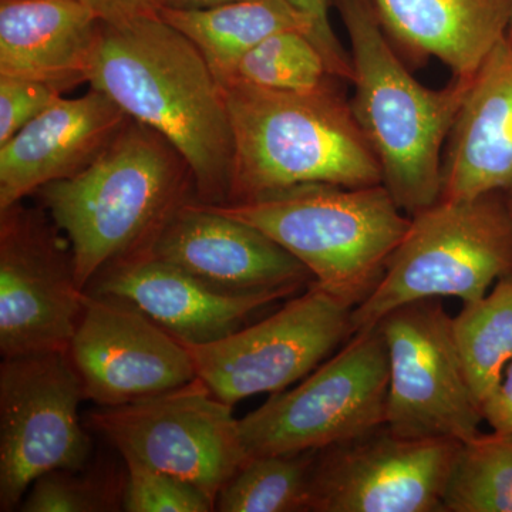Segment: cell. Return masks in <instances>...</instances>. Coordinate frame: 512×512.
Returning a JSON list of instances; mask_svg holds the SVG:
<instances>
[{
	"mask_svg": "<svg viewBox=\"0 0 512 512\" xmlns=\"http://www.w3.org/2000/svg\"><path fill=\"white\" fill-rule=\"evenodd\" d=\"M218 83L234 136L228 204L302 184H383L379 161L335 84L284 92L234 77Z\"/></svg>",
	"mask_w": 512,
	"mask_h": 512,
	"instance_id": "4",
	"label": "cell"
},
{
	"mask_svg": "<svg viewBox=\"0 0 512 512\" xmlns=\"http://www.w3.org/2000/svg\"><path fill=\"white\" fill-rule=\"evenodd\" d=\"M330 3L350 40L353 116L379 161L384 187L413 217L441 198L443 146L476 76L429 89L397 57L370 0Z\"/></svg>",
	"mask_w": 512,
	"mask_h": 512,
	"instance_id": "3",
	"label": "cell"
},
{
	"mask_svg": "<svg viewBox=\"0 0 512 512\" xmlns=\"http://www.w3.org/2000/svg\"><path fill=\"white\" fill-rule=\"evenodd\" d=\"M508 36H510V37H511V39H512V20H511V29H510V35H508Z\"/></svg>",
	"mask_w": 512,
	"mask_h": 512,
	"instance_id": "33",
	"label": "cell"
},
{
	"mask_svg": "<svg viewBox=\"0 0 512 512\" xmlns=\"http://www.w3.org/2000/svg\"><path fill=\"white\" fill-rule=\"evenodd\" d=\"M62 93L52 83L0 76V146L52 106Z\"/></svg>",
	"mask_w": 512,
	"mask_h": 512,
	"instance_id": "28",
	"label": "cell"
},
{
	"mask_svg": "<svg viewBox=\"0 0 512 512\" xmlns=\"http://www.w3.org/2000/svg\"><path fill=\"white\" fill-rule=\"evenodd\" d=\"M451 322L439 301L423 299L399 306L376 325L389 357L386 426L397 436L464 441L480 433L483 407Z\"/></svg>",
	"mask_w": 512,
	"mask_h": 512,
	"instance_id": "11",
	"label": "cell"
},
{
	"mask_svg": "<svg viewBox=\"0 0 512 512\" xmlns=\"http://www.w3.org/2000/svg\"><path fill=\"white\" fill-rule=\"evenodd\" d=\"M461 441L407 439L386 424L318 451L313 512H444Z\"/></svg>",
	"mask_w": 512,
	"mask_h": 512,
	"instance_id": "13",
	"label": "cell"
},
{
	"mask_svg": "<svg viewBox=\"0 0 512 512\" xmlns=\"http://www.w3.org/2000/svg\"><path fill=\"white\" fill-rule=\"evenodd\" d=\"M508 37H510V36H508ZM510 39H511V37H510ZM511 40H512V39H511Z\"/></svg>",
	"mask_w": 512,
	"mask_h": 512,
	"instance_id": "35",
	"label": "cell"
},
{
	"mask_svg": "<svg viewBox=\"0 0 512 512\" xmlns=\"http://www.w3.org/2000/svg\"><path fill=\"white\" fill-rule=\"evenodd\" d=\"M126 467L123 511L208 512L214 501L200 488L163 471L154 470L136 458L123 457Z\"/></svg>",
	"mask_w": 512,
	"mask_h": 512,
	"instance_id": "27",
	"label": "cell"
},
{
	"mask_svg": "<svg viewBox=\"0 0 512 512\" xmlns=\"http://www.w3.org/2000/svg\"><path fill=\"white\" fill-rule=\"evenodd\" d=\"M298 291L301 289L224 291L146 249L114 259L86 288L92 295L131 303L184 345L227 338L247 326L254 313Z\"/></svg>",
	"mask_w": 512,
	"mask_h": 512,
	"instance_id": "15",
	"label": "cell"
},
{
	"mask_svg": "<svg viewBox=\"0 0 512 512\" xmlns=\"http://www.w3.org/2000/svg\"><path fill=\"white\" fill-rule=\"evenodd\" d=\"M86 468V467H84ZM50 471L37 478L20 504L23 512L123 511L126 467Z\"/></svg>",
	"mask_w": 512,
	"mask_h": 512,
	"instance_id": "26",
	"label": "cell"
},
{
	"mask_svg": "<svg viewBox=\"0 0 512 512\" xmlns=\"http://www.w3.org/2000/svg\"><path fill=\"white\" fill-rule=\"evenodd\" d=\"M453 335L468 382L481 407L512 360V276L454 316Z\"/></svg>",
	"mask_w": 512,
	"mask_h": 512,
	"instance_id": "22",
	"label": "cell"
},
{
	"mask_svg": "<svg viewBox=\"0 0 512 512\" xmlns=\"http://www.w3.org/2000/svg\"><path fill=\"white\" fill-rule=\"evenodd\" d=\"M141 249L229 292L303 289L315 281L274 239L197 198L178 208Z\"/></svg>",
	"mask_w": 512,
	"mask_h": 512,
	"instance_id": "16",
	"label": "cell"
},
{
	"mask_svg": "<svg viewBox=\"0 0 512 512\" xmlns=\"http://www.w3.org/2000/svg\"><path fill=\"white\" fill-rule=\"evenodd\" d=\"M353 306L311 282L254 325L205 345H185L197 377L222 402L279 393L305 379L352 336Z\"/></svg>",
	"mask_w": 512,
	"mask_h": 512,
	"instance_id": "10",
	"label": "cell"
},
{
	"mask_svg": "<svg viewBox=\"0 0 512 512\" xmlns=\"http://www.w3.org/2000/svg\"><path fill=\"white\" fill-rule=\"evenodd\" d=\"M384 32L414 55L473 79L510 35L512 0H370Z\"/></svg>",
	"mask_w": 512,
	"mask_h": 512,
	"instance_id": "20",
	"label": "cell"
},
{
	"mask_svg": "<svg viewBox=\"0 0 512 512\" xmlns=\"http://www.w3.org/2000/svg\"><path fill=\"white\" fill-rule=\"evenodd\" d=\"M72 247L77 284L153 241L197 198L190 164L158 131L128 119L89 167L35 192Z\"/></svg>",
	"mask_w": 512,
	"mask_h": 512,
	"instance_id": "2",
	"label": "cell"
},
{
	"mask_svg": "<svg viewBox=\"0 0 512 512\" xmlns=\"http://www.w3.org/2000/svg\"><path fill=\"white\" fill-rule=\"evenodd\" d=\"M232 407L197 377L171 392L101 407L89 421L121 457L195 485L215 504L249 458Z\"/></svg>",
	"mask_w": 512,
	"mask_h": 512,
	"instance_id": "8",
	"label": "cell"
},
{
	"mask_svg": "<svg viewBox=\"0 0 512 512\" xmlns=\"http://www.w3.org/2000/svg\"><path fill=\"white\" fill-rule=\"evenodd\" d=\"M444 512H512V433L461 441L448 477Z\"/></svg>",
	"mask_w": 512,
	"mask_h": 512,
	"instance_id": "24",
	"label": "cell"
},
{
	"mask_svg": "<svg viewBox=\"0 0 512 512\" xmlns=\"http://www.w3.org/2000/svg\"><path fill=\"white\" fill-rule=\"evenodd\" d=\"M483 416L494 431L512 433V360L497 389L485 400Z\"/></svg>",
	"mask_w": 512,
	"mask_h": 512,
	"instance_id": "31",
	"label": "cell"
},
{
	"mask_svg": "<svg viewBox=\"0 0 512 512\" xmlns=\"http://www.w3.org/2000/svg\"><path fill=\"white\" fill-rule=\"evenodd\" d=\"M84 396L123 406L197 379L187 346L136 306L86 292L69 350Z\"/></svg>",
	"mask_w": 512,
	"mask_h": 512,
	"instance_id": "14",
	"label": "cell"
},
{
	"mask_svg": "<svg viewBox=\"0 0 512 512\" xmlns=\"http://www.w3.org/2000/svg\"><path fill=\"white\" fill-rule=\"evenodd\" d=\"M389 357L379 328L355 333L293 389L239 420L249 457L320 451L386 424Z\"/></svg>",
	"mask_w": 512,
	"mask_h": 512,
	"instance_id": "7",
	"label": "cell"
},
{
	"mask_svg": "<svg viewBox=\"0 0 512 512\" xmlns=\"http://www.w3.org/2000/svg\"><path fill=\"white\" fill-rule=\"evenodd\" d=\"M100 23L80 0H0V76L87 83Z\"/></svg>",
	"mask_w": 512,
	"mask_h": 512,
	"instance_id": "19",
	"label": "cell"
},
{
	"mask_svg": "<svg viewBox=\"0 0 512 512\" xmlns=\"http://www.w3.org/2000/svg\"><path fill=\"white\" fill-rule=\"evenodd\" d=\"M512 190V40L474 77L443 160V200Z\"/></svg>",
	"mask_w": 512,
	"mask_h": 512,
	"instance_id": "18",
	"label": "cell"
},
{
	"mask_svg": "<svg viewBox=\"0 0 512 512\" xmlns=\"http://www.w3.org/2000/svg\"><path fill=\"white\" fill-rule=\"evenodd\" d=\"M82 380L69 352L8 357L0 365V511L20 508L50 471L82 470L92 441L80 423Z\"/></svg>",
	"mask_w": 512,
	"mask_h": 512,
	"instance_id": "9",
	"label": "cell"
},
{
	"mask_svg": "<svg viewBox=\"0 0 512 512\" xmlns=\"http://www.w3.org/2000/svg\"><path fill=\"white\" fill-rule=\"evenodd\" d=\"M239 0H163L164 8L178 10H202L217 8Z\"/></svg>",
	"mask_w": 512,
	"mask_h": 512,
	"instance_id": "32",
	"label": "cell"
},
{
	"mask_svg": "<svg viewBox=\"0 0 512 512\" xmlns=\"http://www.w3.org/2000/svg\"><path fill=\"white\" fill-rule=\"evenodd\" d=\"M507 276H512L510 191L467 200L440 198L413 215L383 278L353 309L352 333L375 328L406 303L440 296L478 301Z\"/></svg>",
	"mask_w": 512,
	"mask_h": 512,
	"instance_id": "6",
	"label": "cell"
},
{
	"mask_svg": "<svg viewBox=\"0 0 512 512\" xmlns=\"http://www.w3.org/2000/svg\"><path fill=\"white\" fill-rule=\"evenodd\" d=\"M86 292L69 239L43 207L0 210V353L67 352Z\"/></svg>",
	"mask_w": 512,
	"mask_h": 512,
	"instance_id": "12",
	"label": "cell"
},
{
	"mask_svg": "<svg viewBox=\"0 0 512 512\" xmlns=\"http://www.w3.org/2000/svg\"><path fill=\"white\" fill-rule=\"evenodd\" d=\"M210 207L274 239L353 308L379 284L412 222L383 184H302Z\"/></svg>",
	"mask_w": 512,
	"mask_h": 512,
	"instance_id": "5",
	"label": "cell"
},
{
	"mask_svg": "<svg viewBox=\"0 0 512 512\" xmlns=\"http://www.w3.org/2000/svg\"><path fill=\"white\" fill-rule=\"evenodd\" d=\"M288 2L311 22V40L325 57L330 74L335 79L348 80L352 83V56L333 32L329 18L330 0H288Z\"/></svg>",
	"mask_w": 512,
	"mask_h": 512,
	"instance_id": "29",
	"label": "cell"
},
{
	"mask_svg": "<svg viewBox=\"0 0 512 512\" xmlns=\"http://www.w3.org/2000/svg\"><path fill=\"white\" fill-rule=\"evenodd\" d=\"M160 18L200 49L218 82L235 73L249 50L282 30H302L311 39V22L288 0H239L217 8H163Z\"/></svg>",
	"mask_w": 512,
	"mask_h": 512,
	"instance_id": "21",
	"label": "cell"
},
{
	"mask_svg": "<svg viewBox=\"0 0 512 512\" xmlns=\"http://www.w3.org/2000/svg\"><path fill=\"white\" fill-rule=\"evenodd\" d=\"M318 451L249 457L222 488L215 511L306 512Z\"/></svg>",
	"mask_w": 512,
	"mask_h": 512,
	"instance_id": "23",
	"label": "cell"
},
{
	"mask_svg": "<svg viewBox=\"0 0 512 512\" xmlns=\"http://www.w3.org/2000/svg\"><path fill=\"white\" fill-rule=\"evenodd\" d=\"M101 23L117 25L150 16H160L163 0H80Z\"/></svg>",
	"mask_w": 512,
	"mask_h": 512,
	"instance_id": "30",
	"label": "cell"
},
{
	"mask_svg": "<svg viewBox=\"0 0 512 512\" xmlns=\"http://www.w3.org/2000/svg\"><path fill=\"white\" fill-rule=\"evenodd\" d=\"M87 83L180 151L194 173L198 201L228 204L234 136L227 103L187 36L160 16L100 23Z\"/></svg>",
	"mask_w": 512,
	"mask_h": 512,
	"instance_id": "1",
	"label": "cell"
},
{
	"mask_svg": "<svg viewBox=\"0 0 512 512\" xmlns=\"http://www.w3.org/2000/svg\"><path fill=\"white\" fill-rule=\"evenodd\" d=\"M128 119L93 87L77 99L59 97L0 146V210L89 167Z\"/></svg>",
	"mask_w": 512,
	"mask_h": 512,
	"instance_id": "17",
	"label": "cell"
},
{
	"mask_svg": "<svg viewBox=\"0 0 512 512\" xmlns=\"http://www.w3.org/2000/svg\"><path fill=\"white\" fill-rule=\"evenodd\" d=\"M510 197H511V202H512V190L510 191Z\"/></svg>",
	"mask_w": 512,
	"mask_h": 512,
	"instance_id": "34",
	"label": "cell"
},
{
	"mask_svg": "<svg viewBox=\"0 0 512 512\" xmlns=\"http://www.w3.org/2000/svg\"><path fill=\"white\" fill-rule=\"evenodd\" d=\"M232 77L284 92H312L336 80L315 43L295 29L276 32L258 43L242 57Z\"/></svg>",
	"mask_w": 512,
	"mask_h": 512,
	"instance_id": "25",
	"label": "cell"
}]
</instances>
